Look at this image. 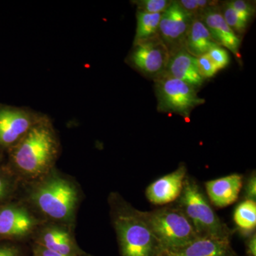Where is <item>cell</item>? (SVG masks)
Returning a JSON list of instances; mask_svg holds the SVG:
<instances>
[{
  "mask_svg": "<svg viewBox=\"0 0 256 256\" xmlns=\"http://www.w3.org/2000/svg\"><path fill=\"white\" fill-rule=\"evenodd\" d=\"M162 256H238L230 242L198 237L178 248L164 250Z\"/></svg>",
  "mask_w": 256,
  "mask_h": 256,
  "instance_id": "14",
  "label": "cell"
},
{
  "mask_svg": "<svg viewBox=\"0 0 256 256\" xmlns=\"http://www.w3.org/2000/svg\"><path fill=\"white\" fill-rule=\"evenodd\" d=\"M188 174L185 164H180L172 172L150 184L146 190V198L154 205H165L176 202L182 191Z\"/></svg>",
  "mask_w": 256,
  "mask_h": 256,
  "instance_id": "12",
  "label": "cell"
},
{
  "mask_svg": "<svg viewBox=\"0 0 256 256\" xmlns=\"http://www.w3.org/2000/svg\"><path fill=\"white\" fill-rule=\"evenodd\" d=\"M46 116L30 108L0 104V150H9Z\"/></svg>",
  "mask_w": 256,
  "mask_h": 256,
  "instance_id": "7",
  "label": "cell"
},
{
  "mask_svg": "<svg viewBox=\"0 0 256 256\" xmlns=\"http://www.w3.org/2000/svg\"><path fill=\"white\" fill-rule=\"evenodd\" d=\"M143 214L164 250L182 247L198 238L190 220L176 206L162 207Z\"/></svg>",
  "mask_w": 256,
  "mask_h": 256,
  "instance_id": "5",
  "label": "cell"
},
{
  "mask_svg": "<svg viewBox=\"0 0 256 256\" xmlns=\"http://www.w3.org/2000/svg\"><path fill=\"white\" fill-rule=\"evenodd\" d=\"M246 248L247 256H256V235L252 234L246 238Z\"/></svg>",
  "mask_w": 256,
  "mask_h": 256,
  "instance_id": "30",
  "label": "cell"
},
{
  "mask_svg": "<svg viewBox=\"0 0 256 256\" xmlns=\"http://www.w3.org/2000/svg\"><path fill=\"white\" fill-rule=\"evenodd\" d=\"M34 244L66 256H80L85 254L79 248L70 227L46 222L33 236Z\"/></svg>",
  "mask_w": 256,
  "mask_h": 256,
  "instance_id": "11",
  "label": "cell"
},
{
  "mask_svg": "<svg viewBox=\"0 0 256 256\" xmlns=\"http://www.w3.org/2000/svg\"><path fill=\"white\" fill-rule=\"evenodd\" d=\"M234 220L242 236L248 238L255 234L256 227V202L244 200L237 206Z\"/></svg>",
  "mask_w": 256,
  "mask_h": 256,
  "instance_id": "18",
  "label": "cell"
},
{
  "mask_svg": "<svg viewBox=\"0 0 256 256\" xmlns=\"http://www.w3.org/2000/svg\"><path fill=\"white\" fill-rule=\"evenodd\" d=\"M60 143L48 116L8 151V168L18 180L32 183L54 169Z\"/></svg>",
  "mask_w": 256,
  "mask_h": 256,
  "instance_id": "1",
  "label": "cell"
},
{
  "mask_svg": "<svg viewBox=\"0 0 256 256\" xmlns=\"http://www.w3.org/2000/svg\"><path fill=\"white\" fill-rule=\"evenodd\" d=\"M217 46L220 45L214 41L203 22L194 18L185 42V50L192 56L200 57L207 54Z\"/></svg>",
  "mask_w": 256,
  "mask_h": 256,
  "instance_id": "17",
  "label": "cell"
},
{
  "mask_svg": "<svg viewBox=\"0 0 256 256\" xmlns=\"http://www.w3.org/2000/svg\"><path fill=\"white\" fill-rule=\"evenodd\" d=\"M220 9L222 16L229 28L238 36L242 37V34L245 33L246 30L248 22L229 5L228 2L223 3Z\"/></svg>",
  "mask_w": 256,
  "mask_h": 256,
  "instance_id": "21",
  "label": "cell"
},
{
  "mask_svg": "<svg viewBox=\"0 0 256 256\" xmlns=\"http://www.w3.org/2000/svg\"><path fill=\"white\" fill-rule=\"evenodd\" d=\"M176 2L193 18H200L207 10L220 5L218 2L208 0H178Z\"/></svg>",
  "mask_w": 256,
  "mask_h": 256,
  "instance_id": "22",
  "label": "cell"
},
{
  "mask_svg": "<svg viewBox=\"0 0 256 256\" xmlns=\"http://www.w3.org/2000/svg\"><path fill=\"white\" fill-rule=\"evenodd\" d=\"M162 14H150L138 11L137 28L133 44L158 36Z\"/></svg>",
  "mask_w": 256,
  "mask_h": 256,
  "instance_id": "19",
  "label": "cell"
},
{
  "mask_svg": "<svg viewBox=\"0 0 256 256\" xmlns=\"http://www.w3.org/2000/svg\"><path fill=\"white\" fill-rule=\"evenodd\" d=\"M244 197L245 200L256 202V175L252 172L246 182L244 186Z\"/></svg>",
  "mask_w": 256,
  "mask_h": 256,
  "instance_id": "27",
  "label": "cell"
},
{
  "mask_svg": "<svg viewBox=\"0 0 256 256\" xmlns=\"http://www.w3.org/2000/svg\"><path fill=\"white\" fill-rule=\"evenodd\" d=\"M244 184V178L239 174L228 175L205 183L210 203L215 206H228L238 200Z\"/></svg>",
  "mask_w": 256,
  "mask_h": 256,
  "instance_id": "15",
  "label": "cell"
},
{
  "mask_svg": "<svg viewBox=\"0 0 256 256\" xmlns=\"http://www.w3.org/2000/svg\"><path fill=\"white\" fill-rule=\"evenodd\" d=\"M229 5L239 15L242 16L247 22H249L252 16L255 15L256 9L252 3L244 0H233L228 2Z\"/></svg>",
  "mask_w": 256,
  "mask_h": 256,
  "instance_id": "26",
  "label": "cell"
},
{
  "mask_svg": "<svg viewBox=\"0 0 256 256\" xmlns=\"http://www.w3.org/2000/svg\"><path fill=\"white\" fill-rule=\"evenodd\" d=\"M3 156H2V151L0 150V164H1L2 161Z\"/></svg>",
  "mask_w": 256,
  "mask_h": 256,
  "instance_id": "31",
  "label": "cell"
},
{
  "mask_svg": "<svg viewBox=\"0 0 256 256\" xmlns=\"http://www.w3.org/2000/svg\"><path fill=\"white\" fill-rule=\"evenodd\" d=\"M195 63L198 74L205 80L213 78L218 73V68L215 66L208 54L195 57Z\"/></svg>",
  "mask_w": 256,
  "mask_h": 256,
  "instance_id": "24",
  "label": "cell"
},
{
  "mask_svg": "<svg viewBox=\"0 0 256 256\" xmlns=\"http://www.w3.org/2000/svg\"><path fill=\"white\" fill-rule=\"evenodd\" d=\"M163 74L186 82L197 89L200 88L205 82L197 70L195 57L190 55L185 48L170 56Z\"/></svg>",
  "mask_w": 256,
  "mask_h": 256,
  "instance_id": "16",
  "label": "cell"
},
{
  "mask_svg": "<svg viewBox=\"0 0 256 256\" xmlns=\"http://www.w3.org/2000/svg\"><path fill=\"white\" fill-rule=\"evenodd\" d=\"M170 55L159 36L133 44L127 58L128 64L149 78H159L166 70Z\"/></svg>",
  "mask_w": 256,
  "mask_h": 256,
  "instance_id": "9",
  "label": "cell"
},
{
  "mask_svg": "<svg viewBox=\"0 0 256 256\" xmlns=\"http://www.w3.org/2000/svg\"><path fill=\"white\" fill-rule=\"evenodd\" d=\"M46 220L38 218L24 204L0 205V240L16 242L34 235Z\"/></svg>",
  "mask_w": 256,
  "mask_h": 256,
  "instance_id": "8",
  "label": "cell"
},
{
  "mask_svg": "<svg viewBox=\"0 0 256 256\" xmlns=\"http://www.w3.org/2000/svg\"><path fill=\"white\" fill-rule=\"evenodd\" d=\"M217 44L232 52L236 58L242 60L240 48L242 38L227 24L222 16L220 5L210 8L200 16Z\"/></svg>",
  "mask_w": 256,
  "mask_h": 256,
  "instance_id": "13",
  "label": "cell"
},
{
  "mask_svg": "<svg viewBox=\"0 0 256 256\" xmlns=\"http://www.w3.org/2000/svg\"><path fill=\"white\" fill-rule=\"evenodd\" d=\"M156 109L160 112L176 114L188 120L194 109L205 104L198 89L186 82L162 74L154 79Z\"/></svg>",
  "mask_w": 256,
  "mask_h": 256,
  "instance_id": "6",
  "label": "cell"
},
{
  "mask_svg": "<svg viewBox=\"0 0 256 256\" xmlns=\"http://www.w3.org/2000/svg\"><path fill=\"white\" fill-rule=\"evenodd\" d=\"M0 256H24L21 248L10 242L0 244Z\"/></svg>",
  "mask_w": 256,
  "mask_h": 256,
  "instance_id": "28",
  "label": "cell"
},
{
  "mask_svg": "<svg viewBox=\"0 0 256 256\" xmlns=\"http://www.w3.org/2000/svg\"><path fill=\"white\" fill-rule=\"evenodd\" d=\"M207 54L218 70L225 68L230 63V56H229L228 52L224 47L216 46L210 50Z\"/></svg>",
  "mask_w": 256,
  "mask_h": 256,
  "instance_id": "25",
  "label": "cell"
},
{
  "mask_svg": "<svg viewBox=\"0 0 256 256\" xmlns=\"http://www.w3.org/2000/svg\"><path fill=\"white\" fill-rule=\"evenodd\" d=\"M32 256H66L52 252L48 249L41 246L37 245L36 244H32Z\"/></svg>",
  "mask_w": 256,
  "mask_h": 256,
  "instance_id": "29",
  "label": "cell"
},
{
  "mask_svg": "<svg viewBox=\"0 0 256 256\" xmlns=\"http://www.w3.org/2000/svg\"><path fill=\"white\" fill-rule=\"evenodd\" d=\"M138 11L150 14H162L172 4L170 0H137L133 1Z\"/></svg>",
  "mask_w": 256,
  "mask_h": 256,
  "instance_id": "23",
  "label": "cell"
},
{
  "mask_svg": "<svg viewBox=\"0 0 256 256\" xmlns=\"http://www.w3.org/2000/svg\"><path fill=\"white\" fill-rule=\"evenodd\" d=\"M175 206L188 217L198 237L230 242L234 230L218 216L196 180L188 174Z\"/></svg>",
  "mask_w": 256,
  "mask_h": 256,
  "instance_id": "4",
  "label": "cell"
},
{
  "mask_svg": "<svg viewBox=\"0 0 256 256\" xmlns=\"http://www.w3.org/2000/svg\"><path fill=\"white\" fill-rule=\"evenodd\" d=\"M18 181V176L9 168L0 166V205L8 203L14 196Z\"/></svg>",
  "mask_w": 256,
  "mask_h": 256,
  "instance_id": "20",
  "label": "cell"
},
{
  "mask_svg": "<svg viewBox=\"0 0 256 256\" xmlns=\"http://www.w3.org/2000/svg\"><path fill=\"white\" fill-rule=\"evenodd\" d=\"M80 256H92L90 255H89V254H86V252H85V254H82V255Z\"/></svg>",
  "mask_w": 256,
  "mask_h": 256,
  "instance_id": "32",
  "label": "cell"
},
{
  "mask_svg": "<svg viewBox=\"0 0 256 256\" xmlns=\"http://www.w3.org/2000/svg\"><path fill=\"white\" fill-rule=\"evenodd\" d=\"M31 184L28 194V204L47 222L74 226L80 200L78 185L54 169Z\"/></svg>",
  "mask_w": 256,
  "mask_h": 256,
  "instance_id": "3",
  "label": "cell"
},
{
  "mask_svg": "<svg viewBox=\"0 0 256 256\" xmlns=\"http://www.w3.org/2000/svg\"><path fill=\"white\" fill-rule=\"evenodd\" d=\"M111 223L120 256H162L164 250L144 216L117 192L108 196Z\"/></svg>",
  "mask_w": 256,
  "mask_h": 256,
  "instance_id": "2",
  "label": "cell"
},
{
  "mask_svg": "<svg viewBox=\"0 0 256 256\" xmlns=\"http://www.w3.org/2000/svg\"><path fill=\"white\" fill-rule=\"evenodd\" d=\"M192 20L176 1H172L162 14L158 36L168 48L170 56L184 48Z\"/></svg>",
  "mask_w": 256,
  "mask_h": 256,
  "instance_id": "10",
  "label": "cell"
}]
</instances>
